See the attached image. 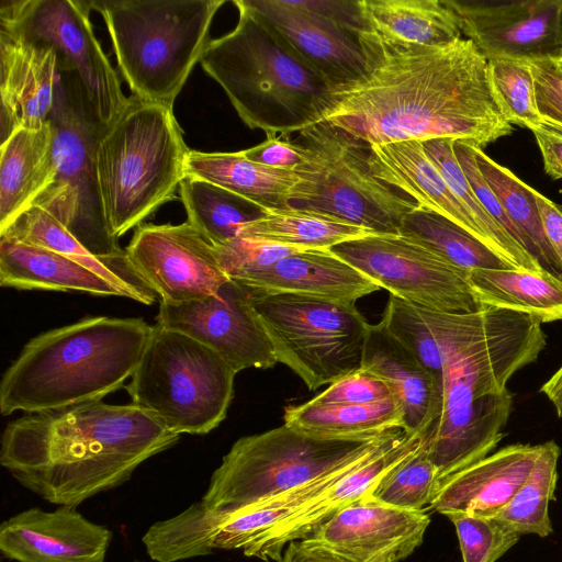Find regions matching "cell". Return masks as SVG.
Segmentation results:
<instances>
[{
  "instance_id": "7c38bea8",
  "label": "cell",
  "mask_w": 562,
  "mask_h": 562,
  "mask_svg": "<svg viewBox=\"0 0 562 562\" xmlns=\"http://www.w3.org/2000/svg\"><path fill=\"white\" fill-rule=\"evenodd\" d=\"M246 290L278 362L311 391L361 368L369 323L355 303Z\"/></svg>"
},
{
  "instance_id": "603a6c76",
  "label": "cell",
  "mask_w": 562,
  "mask_h": 562,
  "mask_svg": "<svg viewBox=\"0 0 562 562\" xmlns=\"http://www.w3.org/2000/svg\"><path fill=\"white\" fill-rule=\"evenodd\" d=\"M539 452L540 445L506 446L442 480L429 507L445 516L494 517L526 481Z\"/></svg>"
},
{
  "instance_id": "74e56055",
  "label": "cell",
  "mask_w": 562,
  "mask_h": 562,
  "mask_svg": "<svg viewBox=\"0 0 562 562\" xmlns=\"http://www.w3.org/2000/svg\"><path fill=\"white\" fill-rule=\"evenodd\" d=\"M454 315L456 313L430 310L390 295L381 321L442 383L445 346Z\"/></svg>"
},
{
  "instance_id": "f35d334b",
  "label": "cell",
  "mask_w": 562,
  "mask_h": 562,
  "mask_svg": "<svg viewBox=\"0 0 562 562\" xmlns=\"http://www.w3.org/2000/svg\"><path fill=\"white\" fill-rule=\"evenodd\" d=\"M453 142L452 138H434L422 143L427 156L437 167L451 192L477 223L483 243L516 268L539 270L522 247L481 205L457 160Z\"/></svg>"
},
{
  "instance_id": "4dcf8cb0",
  "label": "cell",
  "mask_w": 562,
  "mask_h": 562,
  "mask_svg": "<svg viewBox=\"0 0 562 562\" xmlns=\"http://www.w3.org/2000/svg\"><path fill=\"white\" fill-rule=\"evenodd\" d=\"M468 280L482 306L530 315L540 324L562 319V280L548 272L474 269Z\"/></svg>"
},
{
  "instance_id": "9a60e30c",
  "label": "cell",
  "mask_w": 562,
  "mask_h": 562,
  "mask_svg": "<svg viewBox=\"0 0 562 562\" xmlns=\"http://www.w3.org/2000/svg\"><path fill=\"white\" fill-rule=\"evenodd\" d=\"M125 250L133 268L164 304L202 300L229 280L215 246L188 221L142 224Z\"/></svg>"
},
{
  "instance_id": "e0dca14e",
  "label": "cell",
  "mask_w": 562,
  "mask_h": 562,
  "mask_svg": "<svg viewBox=\"0 0 562 562\" xmlns=\"http://www.w3.org/2000/svg\"><path fill=\"white\" fill-rule=\"evenodd\" d=\"M461 33L487 59L553 58L561 36L562 0H443Z\"/></svg>"
},
{
  "instance_id": "3957f363",
  "label": "cell",
  "mask_w": 562,
  "mask_h": 562,
  "mask_svg": "<svg viewBox=\"0 0 562 562\" xmlns=\"http://www.w3.org/2000/svg\"><path fill=\"white\" fill-rule=\"evenodd\" d=\"M540 325L530 315L509 312L462 329L447 342L441 411L424 439L439 484L488 456L502 440L512 409L506 383L544 349Z\"/></svg>"
},
{
  "instance_id": "7a4b0ae2",
  "label": "cell",
  "mask_w": 562,
  "mask_h": 562,
  "mask_svg": "<svg viewBox=\"0 0 562 562\" xmlns=\"http://www.w3.org/2000/svg\"><path fill=\"white\" fill-rule=\"evenodd\" d=\"M179 438L133 403L95 401L10 422L1 437L0 463L44 501L77 507L127 482L142 463Z\"/></svg>"
},
{
  "instance_id": "f5cc1de1",
  "label": "cell",
  "mask_w": 562,
  "mask_h": 562,
  "mask_svg": "<svg viewBox=\"0 0 562 562\" xmlns=\"http://www.w3.org/2000/svg\"><path fill=\"white\" fill-rule=\"evenodd\" d=\"M541 393L554 405L558 416L562 417V366L561 368L541 386Z\"/></svg>"
},
{
  "instance_id": "ee69618b",
  "label": "cell",
  "mask_w": 562,
  "mask_h": 562,
  "mask_svg": "<svg viewBox=\"0 0 562 562\" xmlns=\"http://www.w3.org/2000/svg\"><path fill=\"white\" fill-rule=\"evenodd\" d=\"M220 266L228 279L261 269L294 252L306 250L254 237H237L215 247Z\"/></svg>"
},
{
  "instance_id": "f6af8a7d",
  "label": "cell",
  "mask_w": 562,
  "mask_h": 562,
  "mask_svg": "<svg viewBox=\"0 0 562 562\" xmlns=\"http://www.w3.org/2000/svg\"><path fill=\"white\" fill-rule=\"evenodd\" d=\"M394 398L386 382L378 375L359 369L329 384L312 398L318 404H371ZM395 400V398H394Z\"/></svg>"
},
{
  "instance_id": "b9f144b4",
  "label": "cell",
  "mask_w": 562,
  "mask_h": 562,
  "mask_svg": "<svg viewBox=\"0 0 562 562\" xmlns=\"http://www.w3.org/2000/svg\"><path fill=\"white\" fill-rule=\"evenodd\" d=\"M487 66L493 93L505 120L530 131L544 125L528 61L495 57L487 59Z\"/></svg>"
},
{
  "instance_id": "816d5d0a",
  "label": "cell",
  "mask_w": 562,
  "mask_h": 562,
  "mask_svg": "<svg viewBox=\"0 0 562 562\" xmlns=\"http://www.w3.org/2000/svg\"><path fill=\"white\" fill-rule=\"evenodd\" d=\"M533 196L547 237L562 263V212L559 204H555L535 189Z\"/></svg>"
},
{
  "instance_id": "52a82bcc",
  "label": "cell",
  "mask_w": 562,
  "mask_h": 562,
  "mask_svg": "<svg viewBox=\"0 0 562 562\" xmlns=\"http://www.w3.org/2000/svg\"><path fill=\"white\" fill-rule=\"evenodd\" d=\"M133 95L172 108L210 43L225 0H91Z\"/></svg>"
},
{
  "instance_id": "7bdbcfd3",
  "label": "cell",
  "mask_w": 562,
  "mask_h": 562,
  "mask_svg": "<svg viewBox=\"0 0 562 562\" xmlns=\"http://www.w3.org/2000/svg\"><path fill=\"white\" fill-rule=\"evenodd\" d=\"M454 525L462 562H496L519 540L520 536L495 517L450 514Z\"/></svg>"
},
{
  "instance_id": "7402d4cb",
  "label": "cell",
  "mask_w": 562,
  "mask_h": 562,
  "mask_svg": "<svg viewBox=\"0 0 562 562\" xmlns=\"http://www.w3.org/2000/svg\"><path fill=\"white\" fill-rule=\"evenodd\" d=\"M333 88L359 80L368 59L359 36L288 0H246Z\"/></svg>"
},
{
  "instance_id": "db71d44e",
  "label": "cell",
  "mask_w": 562,
  "mask_h": 562,
  "mask_svg": "<svg viewBox=\"0 0 562 562\" xmlns=\"http://www.w3.org/2000/svg\"><path fill=\"white\" fill-rule=\"evenodd\" d=\"M553 58H562V15H561V36H560V43L559 48L557 50V54Z\"/></svg>"
},
{
  "instance_id": "5b68a950",
  "label": "cell",
  "mask_w": 562,
  "mask_h": 562,
  "mask_svg": "<svg viewBox=\"0 0 562 562\" xmlns=\"http://www.w3.org/2000/svg\"><path fill=\"white\" fill-rule=\"evenodd\" d=\"M238 22L211 40L203 70L226 93L240 120L267 137H286L321 121L331 87L246 0Z\"/></svg>"
},
{
  "instance_id": "d6a6232c",
  "label": "cell",
  "mask_w": 562,
  "mask_h": 562,
  "mask_svg": "<svg viewBox=\"0 0 562 562\" xmlns=\"http://www.w3.org/2000/svg\"><path fill=\"white\" fill-rule=\"evenodd\" d=\"M479 169L517 228L522 248L537 267L562 280V263L552 248L533 196V189L509 169L473 146Z\"/></svg>"
},
{
  "instance_id": "ffe728a7",
  "label": "cell",
  "mask_w": 562,
  "mask_h": 562,
  "mask_svg": "<svg viewBox=\"0 0 562 562\" xmlns=\"http://www.w3.org/2000/svg\"><path fill=\"white\" fill-rule=\"evenodd\" d=\"M112 531L71 506L24 509L0 525V551L16 562H104Z\"/></svg>"
},
{
  "instance_id": "44dd1931",
  "label": "cell",
  "mask_w": 562,
  "mask_h": 562,
  "mask_svg": "<svg viewBox=\"0 0 562 562\" xmlns=\"http://www.w3.org/2000/svg\"><path fill=\"white\" fill-rule=\"evenodd\" d=\"M58 58L49 46L0 27L1 142L16 128H38L52 112Z\"/></svg>"
},
{
  "instance_id": "681fc988",
  "label": "cell",
  "mask_w": 562,
  "mask_h": 562,
  "mask_svg": "<svg viewBox=\"0 0 562 562\" xmlns=\"http://www.w3.org/2000/svg\"><path fill=\"white\" fill-rule=\"evenodd\" d=\"M531 132L540 149L546 173L553 179H562V132L546 124Z\"/></svg>"
},
{
  "instance_id": "4316f807",
  "label": "cell",
  "mask_w": 562,
  "mask_h": 562,
  "mask_svg": "<svg viewBox=\"0 0 562 562\" xmlns=\"http://www.w3.org/2000/svg\"><path fill=\"white\" fill-rule=\"evenodd\" d=\"M56 172L54 132L47 122L38 128H16L0 147V234L34 205Z\"/></svg>"
},
{
  "instance_id": "1f68e13d",
  "label": "cell",
  "mask_w": 562,
  "mask_h": 562,
  "mask_svg": "<svg viewBox=\"0 0 562 562\" xmlns=\"http://www.w3.org/2000/svg\"><path fill=\"white\" fill-rule=\"evenodd\" d=\"M284 424L308 435L355 439L378 437L404 428L394 398L371 404H318L310 400L284 408Z\"/></svg>"
},
{
  "instance_id": "836d02e7",
  "label": "cell",
  "mask_w": 562,
  "mask_h": 562,
  "mask_svg": "<svg viewBox=\"0 0 562 562\" xmlns=\"http://www.w3.org/2000/svg\"><path fill=\"white\" fill-rule=\"evenodd\" d=\"M188 222L215 247L240 237L266 210L206 180L186 176L179 186Z\"/></svg>"
},
{
  "instance_id": "2e32d148",
  "label": "cell",
  "mask_w": 562,
  "mask_h": 562,
  "mask_svg": "<svg viewBox=\"0 0 562 562\" xmlns=\"http://www.w3.org/2000/svg\"><path fill=\"white\" fill-rule=\"evenodd\" d=\"M156 324L210 347L236 373L249 368L269 369L278 362L247 290L232 280L202 300L179 305L160 303Z\"/></svg>"
},
{
  "instance_id": "60d3db41",
  "label": "cell",
  "mask_w": 562,
  "mask_h": 562,
  "mask_svg": "<svg viewBox=\"0 0 562 562\" xmlns=\"http://www.w3.org/2000/svg\"><path fill=\"white\" fill-rule=\"evenodd\" d=\"M438 486L437 470L423 441L416 451L390 469L368 496L397 508L425 510Z\"/></svg>"
},
{
  "instance_id": "c3c4849f",
  "label": "cell",
  "mask_w": 562,
  "mask_h": 562,
  "mask_svg": "<svg viewBox=\"0 0 562 562\" xmlns=\"http://www.w3.org/2000/svg\"><path fill=\"white\" fill-rule=\"evenodd\" d=\"M249 160L279 169H295L303 162V149L295 142L267 137L265 142L240 150Z\"/></svg>"
},
{
  "instance_id": "8992f818",
  "label": "cell",
  "mask_w": 562,
  "mask_h": 562,
  "mask_svg": "<svg viewBox=\"0 0 562 562\" xmlns=\"http://www.w3.org/2000/svg\"><path fill=\"white\" fill-rule=\"evenodd\" d=\"M189 150L172 108L130 98L102 131L94 153L101 205L113 238L176 199Z\"/></svg>"
},
{
  "instance_id": "d4e9b609",
  "label": "cell",
  "mask_w": 562,
  "mask_h": 562,
  "mask_svg": "<svg viewBox=\"0 0 562 562\" xmlns=\"http://www.w3.org/2000/svg\"><path fill=\"white\" fill-rule=\"evenodd\" d=\"M231 280L258 293H291L346 303L380 290L330 249L301 250Z\"/></svg>"
},
{
  "instance_id": "ba28073f",
  "label": "cell",
  "mask_w": 562,
  "mask_h": 562,
  "mask_svg": "<svg viewBox=\"0 0 562 562\" xmlns=\"http://www.w3.org/2000/svg\"><path fill=\"white\" fill-rule=\"evenodd\" d=\"M48 121L54 132L56 172L34 205L49 213L93 255L121 271L151 305L158 295L109 233L94 164L95 146L105 126L98 120L72 72L58 71Z\"/></svg>"
},
{
  "instance_id": "4fadbf2b",
  "label": "cell",
  "mask_w": 562,
  "mask_h": 562,
  "mask_svg": "<svg viewBox=\"0 0 562 562\" xmlns=\"http://www.w3.org/2000/svg\"><path fill=\"white\" fill-rule=\"evenodd\" d=\"M89 1L1 0L0 27L52 47L58 71L72 72L104 126L126 108L119 75L97 40L90 21Z\"/></svg>"
},
{
  "instance_id": "5bb4252c",
  "label": "cell",
  "mask_w": 562,
  "mask_h": 562,
  "mask_svg": "<svg viewBox=\"0 0 562 562\" xmlns=\"http://www.w3.org/2000/svg\"><path fill=\"white\" fill-rule=\"evenodd\" d=\"M391 295L430 310L473 313L477 301L461 270L401 234H370L330 248Z\"/></svg>"
},
{
  "instance_id": "9c48e42d",
  "label": "cell",
  "mask_w": 562,
  "mask_h": 562,
  "mask_svg": "<svg viewBox=\"0 0 562 562\" xmlns=\"http://www.w3.org/2000/svg\"><path fill=\"white\" fill-rule=\"evenodd\" d=\"M398 429L372 438H323L285 424L239 438L213 472L201 502L234 513L331 474L373 451Z\"/></svg>"
},
{
  "instance_id": "6da1fadb",
  "label": "cell",
  "mask_w": 562,
  "mask_h": 562,
  "mask_svg": "<svg viewBox=\"0 0 562 562\" xmlns=\"http://www.w3.org/2000/svg\"><path fill=\"white\" fill-rule=\"evenodd\" d=\"M368 70L330 90L319 122L370 144L452 138L480 148L513 131L486 58L468 38L442 46L385 44L367 32Z\"/></svg>"
},
{
  "instance_id": "f1b7e54d",
  "label": "cell",
  "mask_w": 562,
  "mask_h": 562,
  "mask_svg": "<svg viewBox=\"0 0 562 562\" xmlns=\"http://www.w3.org/2000/svg\"><path fill=\"white\" fill-rule=\"evenodd\" d=\"M368 32L385 44L442 46L462 33L443 0H360Z\"/></svg>"
},
{
  "instance_id": "d590c367",
  "label": "cell",
  "mask_w": 562,
  "mask_h": 562,
  "mask_svg": "<svg viewBox=\"0 0 562 562\" xmlns=\"http://www.w3.org/2000/svg\"><path fill=\"white\" fill-rule=\"evenodd\" d=\"M375 234L341 220L292 207L268 210L245 227L240 237H254L302 249H330L347 240Z\"/></svg>"
},
{
  "instance_id": "7dc6e473",
  "label": "cell",
  "mask_w": 562,
  "mask_h": 562,
  "mask_svg": "<svg viewBox=\"0 0 562 562\" xmlns=\"http://www.w3.org/2000/svg\"><path fill=\"white\" fill-rule=\"evenodd\" d=\"M288 2L346 29L357 36L368 32L360 0H292Z\"/></svg>"
},
{
  "instance_id": "f546056e",
  "label": "cell",
  "mask_w": 562,
  "mask_h": 562,
  "mask_svg": "<svg viewBox=\"0 0 562 562\" xmlns=\"http://www.w3.org/2000/svg\"><path fill=\"white\" fill-rule=\"evenodd\" d=\"M186 172L243 196L266 211L289 207L291 190L299 181L294 170L254 162L241 151L204 153L190 149Z\"/></svg>"
},
{
  "instance_id": "484cf974",
  "label": "cell",
  "mask_w": 562,
  "mask_h": 562,
  "mask_svg": "<svg viewBox=\"0 0 562 562\" xmlns=\"http://www.w3.org/2000/svg\"><path fill=\"white\" fill-rule=\"evenodd\" d=\"M368 160L376 178L406 193L419 206L454 222L483 243L477 223L451 192L422 142L370 144Z\"/></svg>"
},
{
  "instance_id": "83f0119b",
  "label": "cell",
  "mask_w": 562,
  "mask_h": 562,
  "mask_svg": "<svg viewBox=\"0 0 562 562\" xmlns=\"http://www.w3.org/2000/svg\"><path fill=\"white\" fill-rule=\"evenodd\" d=\"M0 284L18 290L124 296L113 283L68 257L7 238H0Z\"/></svg>"
},
{
  "instance_id": "277c9868",
  "label": "cell",
  "mask_w": 562,
  "mask_h": 562,
  "mask_svg": "<svg viewBox=\"0 0 562 562\" xmlns=\"http://www.w3.org/2000/svg\"><path fill=\"white\" fill-rule=\"evenodd\" d=\"M153 327L142 318L94 316L34 337L2 376L1 414L101 401L132 378Z\"/></svg>"
},
{
  "instance_id": "f907efd6",
  "label": "cell",
  "mask_w": 562,
  "mask_h": 562,
  "mask_svg": "<svg viewBox=\"0 0 562 562\" xmlns=\"http://www.w3.org/2000/svg\"><path fill=\"white\" fill-rule=\"evenodd\" d=\"M278 562H350L311 538L295 540L284 548Z\"/></svg>"
},
{
  "instance_id": "ab89813d",
  "label": "cell",
  "mask_w": 562,
  "mask_h": 562,
  "mask_svg": "<svg viewBox=\"0 0 562 562\" xmlns=\"http://www.w3.org/2000/svg\"><path fill=\"white\" fill-rule=\"evenodd\" d=\"M560 447L554 441L540 445L535 465L512 501L496 515L513 531L546 538L553 531L549 503L554 499Z\"/></svg>"
},
{
  "instance_id": "bcb514c9",
  "label": "cell",
  "mask_w": 562,
  "mask_h": 562,
  "mask_svg": "<svg viewBox=\"0 0 562 562\" xmlns=\"http://www.w3.org/2000/svg\"><path fill=\"white\" fill-rule=\"evenodd\" d=\"M527 61L535 80L540 116L546 125L562 132V67L551 57Z\"/></svg>"
},
{
  "instance_id": "11a10c76",
  "label": "cell",
  "mask_w": 562,
  "mask_h": 562,
  "mask_svg": "<svg viewBox=\"0 0 562 562\" xmlns=\"http://www.w3.org/2000/svg\"><path fill=\"white\" fill-rule=\"evenodd\" d=\"M554 59H555V60L558 61V64L562 67V58H554Z\"/></svg>"
},
{
  "instance_id": "8d00e7d4",
  "label": "cell",
  "mask_w": 562,
  "mask_h": 562,
  "mask_svg": "<svg viewBox=\"0 0 562 562\" xmlns=\"http://www.w3.org/2000/svg\"><path fill=\"white\" fill-rule=\"evenodd\" d=\"M0 238H7L56 251L103 277L125 297L145 305L148 299L115 267L93 255L67 228L43 209L33 205L21 214Z\"/></svg>"
},
{
  "instance_id": "e575fe53",
  "label": "cell",
  "mask_w": 562,
  "mask_h": 562,
  "mask_svg": "<svg viewBox=\"0 0 562 562\" xmlns=\"http://www.w3.org/2000/svg\"><path fill=\"white\" fill-rule=\"evenodd\" d=\"M398 234L468 273L474 269L516 268L454 222L422 206L403 218Z\"/></svg>"
},
{
  "instance_id": "30bf717a",
  "label": "cell",
  "mask_w": 562,
  "mask_h": 562,
  "mask_svg": "<svg viewBox=\"0 0 562 562\" xmlns=\"http://www.w3.org/2000/svg\"><path fill=\"white\" fill-rule=\"evenodd\" d=\"M303 162L289 207L325 214L375 234H398L403 218L419 205L376 178L369 144L326 122L297 133Z\"/></svg>"
},
{
  "instance_id": "8fae6325",
  "label": "cell",
  "mask_w": 562,
  "mask_h": 562,
  "mask_svg": "<svg viewBox=\"0 0 562 562\" xmlns=\"http://www.w3.org/2000/svg\"><path fill=\"white\" fill-rule=\"evenodd\" d=\"M236 372L213 349L158 324L131 381L132 403L169 431L205 435L226 417Z\"/></svg>"
},
{
  "instance_id": "d6986e66",
  "label": "cell",
  "mask_w": 562,
  "mask_h": 562,
  "mask_svg": "<svg viewBox=\"0 0 562 562\" xmlns=\"http://www.w3.org/2000/svg\"><path fill=\"white\" fill-rule=\"evenodd\" d=\"M424 436L401 428L326 491L292 517L252 541L243 552L263 561H279L288 543L310 538L339 510L366 496L393 467L416 451Z\"/></svg>"
},
{
  "instance_id": "ac0fdd59",
  "label": "cell",
  "mask_w": 562,
  "mask_h": 562,
  "mask_svg": "<svg viewBox=\"0 0 562 562\" xmlns=\"http://www.w3.org/2000/svg\"><path fill=\"white\" fill-rule=\"evenodd\" d=\"M429 522L425 510L397 508L367 494L310 538L350 562H400L422 544Z\"/></svg>"
},
{
  "instance_id": "cb8c5ba5",
  "label": "cell",
  "mask_w": 562,
  "mask_h": 562,
  "mask_svg": "<svg viewBox=\"0 0 562 562\" xmlns=\"http://www.w3.org/2000/svg\"><path fill=\"white\" fill-rule=\"evenodd\" d=\"M361 369L386 382L402 409L404 429L425 437L441 411L442 383L382 321L368 326Z\"/></svg>"
}]
</instances>
